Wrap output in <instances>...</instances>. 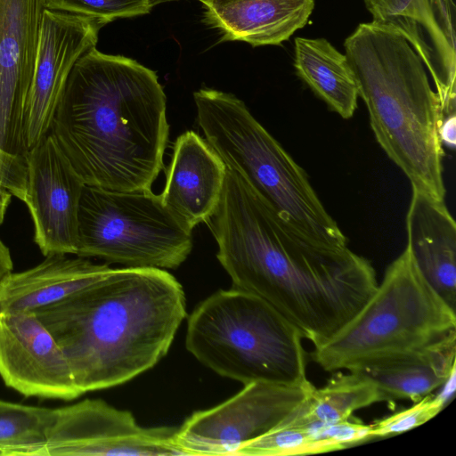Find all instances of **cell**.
<instances>
[{"instance_id":"4fadbf2b","label":"cell","mask_w":456,"mask_h":456,"mask_svg":"<svg viewBox=\"0 0 456 456\" xmlns=\"http://www.w3.org/2000/svg\"><path fill=\"white\" fill-rule=\"evenodd\" d=\"M372 22L403 36L420 57L440 100L442 118L455 115L453 0H363Z\"/></svg>"},{"instance_id":"ac0fdd59","label":"cell","mask_w":456,"mask_h":456,"mask_svg":"<svg viewBox=\"0 0 456 456\" xmlns=\"http://www.w3.org/2000/svg\"><path fill=\"white\" fill-rule=\"evenodd\" d=\"M204 20L222 41H241L253 47L280 45L304 28L314 0H201Z\"/></svg>"},{"instance_id":"603a6c76","label":"cell","mask_w":456,"mask_h":456,"mask_svg":"<svg viewBox=\"0 0 456 456\" xmlns=\"http://www.w3.org/2000/svg\"><path fill=\"white\" fill-rule=\"evenodd\" d=\"M54 409L0 400V455L45 456Z\"/></svg>"},{"instance_id":"6da1fadb","label":"cell","mask_w":456,"mask_h":456,"mask_svg":"<svg viewBox=\"0 0 456 456\" xmlns=\"http://www.w3.org/2000/svg\"><path fill=\"white\" fill-rule=\"evenodd\" d=\"M205 223L232 288L270 304L314 347L350 322L378 287L369 260L305 235L228 167L219 203Z\"/></svg>"},{"instance_id":"9a60e30c","label":"cell","mask_w":456,"mask_h":456,"mask_svg":"<svg viewBox=\"0 0 456 456\" xmlns=\"http://www.w3.org/2000/svg\"><path fill=\"white\" fill-rule=\"evenodd\" d=\"M45 10V0H0L2 134L23 126Z\"/></svg>"},{"instance_id":"277c9868","label":"cell","mask_w":456,"mask_h":456,"mask_svg":"<svg viewBox=\"0 0 456 456\" xmlns=\"http://www.w3.org/2000/svg\"><path fill=\"white\" fill-rule=\"evenodd\" d=\"M344 48L379 146L411 188L444 200L440 100L420 57L372 21L359 24Z\"/></svg>"},{"instance_id":"4dcf8cb0","label":"cell","mask_w":456,"mask_h":456,"mask_svg":"<svg viewBox=\"0 0 456 456\" xmlns=\"http://www.w3.org/2000/svg\"><path fill=\"white\" fill-rule=\"evenodd\" d=\"M12 194L0 187V224L3 223L7 208L11 203Z\"/></svg>"},{"instance_id":"30bf717a","label":"cell","mask_w":456,"mask_h":456,"mask_svg":"<svg viewBox=\"0 0 456 456\" xmlns=\"http://www.w3.org/2000/svg\"><path fill=\"white\" fill-rule=\"evenodd\" d=\"M176 431L173 427H142L128 411L101 399H86L54 409L45 456H184L175 443Z\"/></svg>"},{"instance_id":"1f68e13d","label":"cell","mask_w":456,"mask_h":456,"mask_svg":"<svg viewBox=\"0 0 456 456\" xmlns=\"http://www.w3.org/2000/svg\"><path fill=\"white\" fill-rule=\"evenodd\" d=\"M171 1H178V0H151L152 6L155 7L156 5L166 3V2H171ZM201 2V0H198Z\"/></svg>"},{"instance_id":"e0dca14e","label":"cell","mask_w":456,"mask_h":456,"mask_svg":"<svg viewBox=\"0 0 456 456\" xmlns=\"http://www.w3.org/2000/svg\"><path fill=\"white\" fill-rule=\"evenodd\" d=\"M411 189L406 247L427 281L456 310L455 221L444 200Z\"/></svg>"},{"instance_id":"3957f363","label":"cell","mask_w":456,"mask_h":456,"mask_svg":"<svg viewBox=\"0 0 456 456\" xmlns=\"http://www.w3.org/2000/svg\"><path fill=\"white\" fill-rule=\"evenodd\" d=\"M32 312L61 347L83 395L154 367L186 317V300L166 270L123 267Z\"/></svg>"},{"instance_id":"5b68a950","label":"cell","mask_w":456,"mask_h":456,"mask_svg":"<svg viewBox=\"0 0 456 456\" xmlns=\"http://www.w3.org/2000/svg\"><path fill=\"white\" fill-rule=\"evenodd\" d=\"M456 338V310L404 250L362 308L310 358L323 370H352L425 352Z\"/></svg>"},{"instance_id":"44dd1931","label":"cell","mask_w":456,"mask_h":456,"mask_svg":"<svg viewBox=\"0 0 456 456\" xmlns=\"http://www.w3.org/2000/svg\"><path fill=\"white\" fill-rule=\"evenodd\" d=\"M294 67L297 75L333 111L350 118L359 97L358 86L346 54L327 39L296 37Z\"/></svg>"},{"instance_id":"cb8c5ba5","label":"cell","mask_w":456,"mask_h":456,"mask_svg":"<svg viewBox=\"0 0 456 456\" xmlns=\"http://www.w3.org/2000/svg\"><path fill=\"white\" fill-rule=\"evenodd\" d=\"M313 428L278 427L243 446L236 456H292L322 453Z\"/></svg>"},{"instance_id":"f546056e","label":"cell","mask_w":456,"mask_h":456,"mask_svg":"<svg viewBox=\"0 0 456 456\" xmlns=\"http://www.w3.org/2000/svg\"><path fill=\"white\" fill-rule=\"evenodd\" d=\"M12 268L13 265L10 250L0 239V286L12 273Z\"/></svg>"},{"instance_id":"d6986e66","label":"cell","mask_w":456,"mask_h":456,"mask_svg":"<svg viewBox=\"0 0 456 456\" xmlns=\"http://www.w3.org/2000/svg\"><path fill=\"white\" fill-rule=\"evenodd\" d=\"M111 270L86 257L53 254L37 265L12 273L0 286V310L32 312L56 303L99 280Z\"/></svg>"},{"instance_id":"4316f807","label":"cell","mask_w":456,"mask_h":456,"mask_svg":"<svg viewBox=\"0 0 456 456\" xmlns=\"http://www.w3.org/2000/svg\"><path fill=\"white\" fill-rule=\"evenodd\" d=\"M321 440L324 452L346 449L371 437L370 424L351 421L350 419L330 425L311 427Z\"/></svg>"},{"instance_id":"9c48e42d","label":"cell","mask_w":456,"mask_h":456,"mask_svg":"<svg viewBox=\"0 0 456 456\" xmlns=\"http://www.w3.org/2000/svg\"><path fill=\"white\" fill-rule=\"evenodd\" d=\"M314 385L251 382L208 410L193 412L175 435L185 455H234L283 423L309 396Z\"/></svg>"},{"instance_id":"f1b7e54d","label":"cell","mask_w":456,"mask_h":456,"mask_svg":"<svg viewBox=\"0 0 456 456\" xmlns=\"http://www.w3.org/2000/svg\"><path fill=\"white\" fill-rule=\"evenodd\" d=\"M439 137L443 147L453 150L456 144V116H449L441 120Z\"/></svg>"},{"instance_id":"d4e9b609","label":"cell","mask_w":456,"mask_h":456,"mask_svg":"<svg viewBox=\"0 0 456 456\" xmlns=\"http://www.w3.org/2000/svg\"><path fill=\"white\" fill-rule=\"evenodd\" d=\"M47 10L91 17L104 24L119 18L147 14L151 0H45Z\"/></svg>"},{"instance_id":"8fae6325","label":"cell","mask_w":456,"mask_h":456,"mask_svg":"<svg viewBox=\"0 0 456 456\" xmlns=\"http://www.w3.org/2000/svg\"><path fill=\"white\" fill-rule=\"evenodd\" d=\"M27 205L42 254L76 255L77 214L86 185L49 132L25 154Z\"/></svg>"},{"instance_id":"7402d4cb","label":"cell","mask_w":456,"mask_h":456,"mask_svg":"<svg viewBox=\"0 0 456 456\" xmlns=\"http://www.w3.org/2000/svg\"><path fill=\"white\" fill-rule=\"evenodd\" d=\"M327 383L314 387L305 401L279 427L307 428L349 419L360 409L383 402L374 382L365 376L349 371L332 372Z\"/></svg>"},{"instance_id":"ba28073f","label":"cell","mask_w":456,"mask_h":456,"mask_svg":"<svg viewBox=\"0 0 456 456\" xmlns=\"http://www.w3.org/2000/svg\"><path fill=\"white\" fill-rule=\"evenodd\" d=\"M191 232L151 190L85 185L78 207L76 256L125 267L175 269L192 249Z\"/></svg>"},{"instance_id":"484cf974","label":"cell","mask_w":456,"mask_h":456,"mask_svg":"<svg viewBox=\"0 0 456 456\" xmlns=\"http://www.w3.org/2000/svg\"><path fill=\"white\" fill-rule=\"evenodd\" d=\"M447 395L428 394L410 408L379 419L371 426V437L395 436L417 428L436 416L444 408Z\"/></svg>"},{"instance_id":"83f0119b","label":"cell","mask_w":456,"mask_h":456,"mask_svg":"<svg viewBox=\"0 0 456 456\" xmlns=\"http://www.w3.org/2000/svg\"><path fill=\"white\" fill-rule=\"evenodd\" d=\"M26 183L25 155L11 154L0 149V187L23 201Z\"/></svg>"},{"instance_id":"7c38bea8","label":"cell","mask_w":456,"mask_h":456,"mask_svg":"<svg viewBox=\"0 0 456 456\" xmlns=\"http://www.w3.org/2000/svg\"><path fill=\"white\" fill-rule=\"evenodd\" d=\"M104 25L91 17L44 11L24 117L23 140L27 151L49 133L74 64L96 46L99 31Z\"/></svg>"},{"instance_id":"52a82bcc","label":"cell","mask_w":456,"mask_h":456,"mask_svg":"<svg viewBox=\"0 0 456 456\" xmlns=\"http://www.w3.org/2000/svg\"><path fill=\"white\" fill-rule=\"evenodd\" d=\"M298 329L251 293L219 289L202 300L187 322L185 346L201 364L243 385L309 382Z\"/></svg>"},{"instance_id":"7a4b0ae2","label":"cell","mask_w":456,"mask_h":456,"mask_svg":"<svg viewBox=\"0 0 456 456\" xmlns=\"http://www.w3.org/2000/svg\"><path fill=\"white\" fill-rule=\"evenodd\" d=\"M49 132L86 185L151 190L168 142L155 71L95 47L74 64Z\"/></svg>"},{"instance_id":"2e32d148","label":"cell","mask_w":456,"mask_h":456,"mask_svg":"<svg viewBox=\"0 0 456 456\" xmlns=\"http://www.w3.org/2000/svg\"><path fill=\"white\" fill-rule=\"evenodd\" d=\"M226 165L208 142L193 131L174 144L163 191L164 207L188 230L216 211L223 191Z\"/></svg>"},{"instance_id":"5bb4252c","label":"cell","mask_w":456,"mask_h":456,"mask_svg":"<svg viewBox=\"0 0 456 456\" xmlns=\"http://www.w3.org/2000/svg\"><path fill=\"white\" fill-rule=\"evenodd\" d=\"M0 377L27 397L69 401L81 395L64 354L34 312L0 310Z\"/></svg>"},{"instance_id":"ffe728a7","label":"cell","mask_w":456,"mask_h":456,"mask_svg":"<svg viewBox=\"0 0 456 456\" xmlns=\"http://www.w3.org/2000/svg\"><path fill=\"white\" fill-rule=\"evenodd\" d=\"M456 338L425 352L349 371L374 382L384 401L417 402L455 375Z\"/></svg>"},{"instance_id":"8992f818","label":"cell","mask_w":456,"mask_h":456,"mask_svg":"<svg viewBox=\"0 0 456 456\" xmlns=\"http://www.w3.org/2000/svg\"><path fill=\"white\" fill-rule=\"evenodd\" d=\"M197 122L226 167L240 173L286 221L335 247L347 239L323 207L305 170L232 94L202 87L193 93Z\"/></svg>"}]
</instances>
